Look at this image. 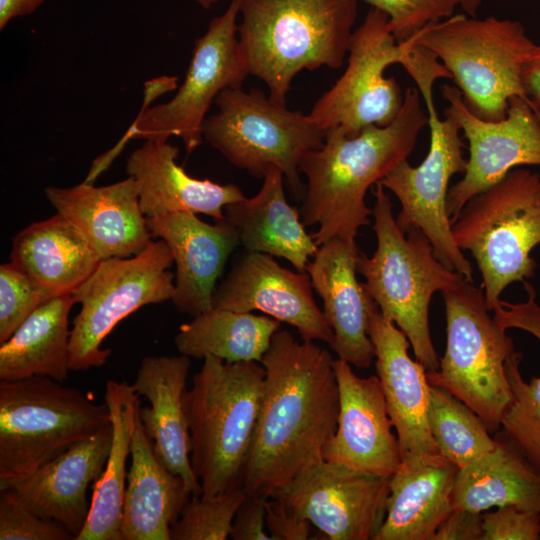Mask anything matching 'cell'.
<instances>
[{"label": "cell", "instance_id": "5bb4252c", "mask_svg": "<svg viewBox=\"0 0 540 540\" xmlns=\"http://www.w3.org/2000/svg\"><path fill=\"white\" fill-rule=\"evenodd\" d=\"M415 37L398 43L388 16L371 7L352 32L345 71L309 113L315 123L326 134L340 128L349 136L368 126L392 123L403 106L404 92L395 78L386 77L385 70L401 64Z\"/></svg>", "mask_w": 540, "mask_h": 540}, {"label": "cell", "instance_id": "83f0119b", "mask_svg": "<svg viewBox=\"0 0 540 540\" xmlns=\"http://www.w3.org/2000/svg\"><path fill=\"white\" fill-rule=\"evenodd\" d=\"M100 261L79 230L58 213L31 223L12 240L10 262L50 299L76 290Z\"/></svg>", "mask_w": 540, "mask_h": 540}, {"label": "cell", "instance_id": "5b68a950", "mask_svg": "<svg viewBox=\"0 0 540 540\" xmlns=\"http://www.w3.org/2000/svg\"><path fill=\"white\" fill-rule=\"evenodd\" d=\"M401 65L415 82L428 115L430 144L426 157L412 166L402 161L379 183L391 191L401 205L397 226L403 233L420 230L432 244L435 256L447 268L473 282L470 261L457 246L446 200L450 179L465 172L461 129L450 116L439 118L433 96L438 79H451L449 71L427 49L414 44Z\"/></svg>", "mask_w": 540, "mask_h": 540}, {"label": "cell", "instance_id": "9a60e30c", "mask_svg": "<svg viewBox=\"0 0 540 540\" xmlns=\"http://www.w3.org/2000/svg\"><path fill=\"white\" fill-rule=\"evenodd\" d=\"M389 480L323 459L271 497L330 540H373L386 515Z\"/></svg>", "mask_w": 540, "mask_h": 540}, {"label": "cell", "instance_id": "4fadbf2b", "mask_svg": "<svg viewBox=\"0 0 540 540\" xmlns=\"http://www.w3.org/2000/svg\"><path fill=\"white\" fill-rule=\"evenodd\" d=\"M241 0H231L226 10L211 19L206 32L194 43L185 78L174 97L154 107H145L119 144L104 154L107 165L129 139L168 141L181 138L188 153L202 142L207 112L225 89L242 87L249 76L238 48Z\"/></svg>", "mask_w": 540, "mask_h": 540}, {"label": "cell", "instance_id": "cb8c5ba5", "mask_svg": "<svg viewBox=\"0 0 540 540\" xmlns=\"http://www.w3.org/2000/svg\"><path fill=\"white\" fill-rule=\"evenodd\" d=\"M190 358L146 356L142 359L133 385L138 395L150 403L140 407L144 429L152 440L157 458L185 481L192 496L202 494L201 483L191 464V441L184 406Z\"/></svg>", "mask_w": 540, "mask_h": 540}, {"label": "cell", "instance_id": "74e56055", "mask_svg": "<svg viewBox=\"0 0 540 540\" xmlns=\"http://www.w3.org/2000/svg\"><path fill=\"white\" fill-rule=\"evenodd\" d=\"M388 16L398 43L416 36L430 25L454 15L460 0H362Z\"/></svg>", "mask_w": 540, "mask_h": 540}, {"label": "cell", "instance_id": "f6af8a7d", "mask_svg": "<svg viewBox=\"0 0 540 540\" xmlns=\"http://www.w3.org/2000/svg\"><path fill=\"white\" fill-rule=\"evenodd\" d=\"M44 2L45 0H0V30L12 19L32 14Z\"/></svg>", "mask_w": 540, "mask_h": 540}, {"label": "cell", "instance_id": "6da1fadb", "mask_svg": "<svg viewBox=\"0 0 540 540\" xmlns=\"http://www.w3.org/2000/svg\"><path fill=\"white\" fill-rule=\"evenodd\" d=\"M331 353L287 330L272 337L259 417L242 476L247 494L269 498L323 460L337 427L339 390Z\"/></svg>", "mask_w": 540, "mask_h": 540}, {"label": "cell", "instance_id": "60d3db41", "mask_svg": "<svg viewBox=\"0 0 540 540\" xmlns=\"http://www.w3.org/2000/svg\"><path fill=\"white\" fill-rule=\"evenodd\" d=\"M268 498L255 494H247L237 509L230 538L233 540H272L266 532V508Z\"/></svg>", "mask_w": 540, "mask_h": 540}, {"label": "cell", "instance_id": "e575fe53", "mask_svg": "<svg viewBox=\"0 0 540 540\" xmlns=\"http://www.w3.org/2000/svg\"><path fill=\"white\" fill-rule=\"evenodd\" d=\"M428 424L439 453L459 469L497 445L471 408L449 391L432 384L429 385Z\"/></svg>", "mask_w": 540, "mask_h": 540}, {"label": "cell", "instance_id": "ac0fdd59", "mask_svg": "<svg viewBox=\"0 0 540 540\" xmlns=\"http://www.w3.org/2000/svg\"><path fill=\"white\" fill-rule=\"evenodd\" d=\"M339 390L336 431L323 450V459L382 476H391L401 452L377 376L360 377L351 365L333 360Z\"/></svg>", "mask_w": 540, "mask_h": 540}, {"label": "cell", "instance_id": "1f68e13d", "mask_svg": "<svg viewBox=\"0 0 540 540\" xmlns=\"http://www.w3.org/2000/svg\"><path fill=\"white\" fill-rule=\"evenodd\" d=\"M494 450L458 470L453 508L484 513L507 505L540 513V474L498 431Z\"/></svg>", "mask_w": 540, "mask_h": 540}, {"label": "cell", "instance_id": "d4e9b609", "mask_svg": "<svg viewBox=\"0 0 540 540\" xmlns=\"http://www.w3.org/2000/svg\"><path fill=\"white\" fill-rule=\"evenodd\" d=\"M459 468L440 453H407L390 476L386 515L373 540H433L453 509Z\"/></svg>", "mask_w": 540, "mask_h": 540}, {"label": "cell", "instance_id": "52a82bcc", "mask_svg": "<svg viewBox=\"0 0 540 540\" xmlns=\"http://www.w3.org/2000/svg\"><path fill=\"white\" fill-rule=\"evenodd\" d=\"M415 43L445 66L475 116L502 120L514 97L530 105L522 70L537 44L521 22L454 14L422 30Z\"/></svg>", "mask_w": 540, "mask_h": 540}, {"label": "cell", "instance_id": "ab89813d", "mask_svg": "<svg viewBox=\"0 0 540 540\" xmlns=\"http://www.w3.org/2000/svg\"><path fill=\"white\" fill-rule=\"evenodd\" d=\"M482 526V540L540 539V513L513 505L497 507L494 512H484Z\"/></svg>", "mask_w": 540, "mask_h": 540}, {"label": "cell", "instance_id": "d6986e66", "mask_svg": "<svg viewBox=\"0 0 540 540\" xmlns=\"http://www.w3.org/2000/svg\"><path fill=\"white\" fill-rule=\"evenodd\" d=\"M44 194L56 213L79 230L101 260L133 256L152 241L140 207L138 185L131 176L105 186L86 180L72 187L49 186Z\"/></svg>", "mask_w": 540, "mask_h": 540}, {"label": "cell", "instance_id": "f35d334b", "mask_svg": "<svg viewBox=\"0 0 540 540\" xmlns=\"http://www.w3.org/2000/svg\"><path fill=\"white\" fill-rule=\"evenodd\" d=\"M61 523L33 512L10 488L0 489V540H71Z\"/></svg>", "mask_w": 540, "mask_h": 540}, {"label": "cell", "instance_id": "e0dca14e", "mask_svg": "<svg viewBox=\"0 0 540 540\" xmlns=\"http://www.w3.org/2000/svg\"><path fill=\"white\" fill-rule=\"evenodd\" d=\"M310 276L278 264L273 256L246 251L216 287L212 306L236 312L261 311L298 331L303 341L332 344L334 334L316 305Z\"/></svg>", "mask_w": 540, "mask_h": 540}, {"label": "cell", "instance_id": "277c9868", "mask_svg": "<svg viewBox=\"0 0 540 540\" xmlns=\"http://www.w3.org/2000/svg\"><path fill=\"white\" fill-rule=\"evenodd\" d=\"M260 362L203 359L184 394L191 441V464L202 496L242 487L263 396Z\"/></svg>", "mask_w": 540, "mask_h": 540}, {"label": "cell", "instance_id": "f1b7e54d", "mask_svg": "<svg viewBox=\"0 0 540 540\" xmlns=\"http://www.w3.org/2000/svg\"><path fill=\"white\" fill-rule=\"evenodd\" d=\"M224 215L246 251L286 259L296 271L306 272L318 250L298 211L286 200L284 175L277 168L266 172L256 195L226 205Z\"/></svg>", "mask_w": 540, "mask_h": 540}, {"label": "cell", "instance_id": "44dd1931", "mask_svg": "<svg viewBox=\"0 0 540 540\" xmlns=\"http://www.w3.org/2000/svg\"><path fill=\"white\" fill-rule=\"evenodd\" d=\"M147 223L152 236L167 244L176 265L171 301L178 311L194 317L211 309L216 281L240 245L235 227L226 218L209 224L187 212L153 216Z\"/></svg>", "mask_w": 540, "mask_h": 540}, {"label": "cell", "instance_id": "7a4b0ae2", "mask_svg": "<svg viewBox=\"0 0 540 540\" xmlns=\"http://www.w3.org/2000/svg\"><path fill=\"white\" fill-rule=\"evenodd\" d=\"M426 125L421 94L417 87H409L389 125L368 126L354 136L334 128L320 148L303 156L299 172L306 177L307 188L300 213L305 226H318L312 236L318 247L333 238L355 241L359 228L370 223L368 189L407 160Z\"/></svg>", "mask_w": 540, "mask_h": 540}, {"label": "cell", "instance_id": "30bf717a", "mask_svg": "<svg viewBox=\"0 0 540 540\" xmlns=\"http://www.w3.org/2000/svg\"><path fill=\"white\" fill-rule=\"evenodd\" d=\"M442 293L446 349L438 368L427 371L428 382L465 403L495 434L513 400L505 369L513 341L491 317L482 288L463 279Z\"/></svg>", "mask_w": 540, "mask_h": 540}, {"label": "cell", "instance_id": "ee69618b", "mask_svg": "<svg viewBox=\"0 0 540 540\" xmlns=\"http://www.w3.org/2000/svg\"><path fill=\"white\" fill-rule=\"evenodd\" d=\"M522 86L531 108L540 117V44L524 64Z\"/></svg>", "mask_w": 540, "mask_h": 540}, {"label": "cell", "instance_id": "ffe728a7", "mask_svg": "<svg viewBox=\"0 0 540 540\" xmlns=\"http://www.w3.org/2000/svg\"><path fill=\"white\" fill-rule=\"evenodd\" d=\"M359 252L356 241L333 238L318 247L306 272L334 334L331 349L351 366L367 369L375 358L368 326L377 304L357 280Z\"/></svg>", "mask_w": 540, "mask_h": 540}, {"label": "cell", "instance_id": "7c38bea8", "mask_svg": "<svg viewBox=\"0 0 540 540\" xmlns=\"http://www.w3.org/2000/svg\"><path fill=\"white\" fill-rule=\"evenodd\" d=\"M173 257L163 240L151 243L126 258L102 259L94 272L72 292L79 313L72 322L70 369L83 371L103 366L110 349L104 339L124 318L139 308L172 300Z\"/></svg>", "mask_w": 540, "mask_h": 540}, {"label": "cell", "instance_id": "b9f144b4", "mask_svg": "<svg viewBox=\"0 0 540 540\" xmlns=\"http://www.w3.org/2000/svg\"><path fill=\"white\" fill-rule=\"evenodd\" d=\"M266 529L272 540H306L309 538L310 522L292 513L276 498L269 497L265 503Z\"/></svg>", "mask_w": 540, "mask_h": 540}, {"label": "cell", "instance_id": "2e32d148", "mask_svg": "<svg viewBox=\"0 0 540 540\" xmlns=\"http://www.w3.org/2000/svg\"><path fill=\"white\" fill-rule=\"evenodd\" d=\"M448 102L445 115L452 117L468 142L462 179L449 188L446 200L451 223L475 194L523 165H540V117L519 97L509 101L507 115L499 121L475 116L456 86L443 85Z\"/></svg>", "mask_w": 540, "mask_h": 540}, {"label": "cell", "instance_id": "3957f363", "mask_svg": "<svg viewBox=\"0 0 540 540\" xmlns=\"http://www.w3.org/2000/svg\"><path fill=\"white\" fill-rule=\"evenodd\" d=\"M358 0H241L238 48L247 72L286 104L302 70L343 66Z\"/></svg>", "mask_w": 540, "mask_h": 540}, {"label": "cell", "instance_id": "484cf974", "mask_svg": "<svg viewBox=\"0 0 540 540\" xmlns=\"http://www.w3.org/2000/svg\"><path fill=\"white\" fill-rule=\"evenodd\" d=\"M178 154V147L168 141L146 140L129 155L126 172L137 182L144 215L187 212L224 219L225 206L245 197L242 190L190 176L177 164Z\"/></svg>", "mask_w": 540, "mask_h": 540}, {"label": "cell", "instance_id": "d590c367", "mask_svg": "<svg viewBox=\"0 0 540 540\" xmlns=\"http://www.w3.org/2000/svg\"><path fill=\"white\" fill-rule=\"evenodd\" d=\"M246 497L243 487L211 496H192L170 527L172 540H225L237 509Z\"/></svg>", "mask_w": 540, "mask_h": 540}, {"label": "cell", "instance_id": "9c48e42d", "mask_svg": "<svg viewBox=\"0 0 540 540\" xmlns=\"http://www.w3.org/2000/svg\"><path fill=\"white\" fill-rule=\"evenodd\" d=\"M110 422L106 403L45 376L0 382V484L23 478Z\"/></svg>", "mask_w": 540, "mask_h": 540}, {"label": "cell", "instance_id": "8fae6325", "mask_svg": "<svg viewBox=\"0 0 540 540\" xmlns=\"http://www.w3.org/2000/svg\"><path fill=\"white\" fill-rule=\"evenodd\" d=\"M215 105L216 112L203 123V140L256 178H263L271 168L279 169L299 192V163L326 137L310 114L290 110L259 89L247 92L242 87L223 90Z\"/></svg>", "mask_w": 540, "mask_h": 540}, {"label": "cell", "instance_id": "f546056e", "mask_svg": "<svg viewBox=\"0 0 540 540\" xmlns=\"http://www.w3.org/2000/svg\"><path fill=\"white\" fill-rule=\"evenodd\" d=\"M72 293L39 306L4 342L0 343V380L45 376L65 382L70 369L69 313Z\"/></svg>", "mask_w": 540, "mask_h": 540}, {"label": "cell", "instance_id": "7dc6e473", "mask_svg": "<svg viewBox=\"0 0 540 540\" xmlns=\"http://www.w3.org/2000/svg\"><path fill=\"white\" fill-rule=\"evenodd\" d=\"M203 9H210L218 0H194Z\"/></svg>", "mask_w": 540, "mask_h": 540}, {"label": "cell", "instance_id": "4316f807", "mask_svg": "<svg viewBox=\"0 0 540 540\" xmlns=\"http://www.w3.org/2000/svg\"><path fill=\"white\" fill-rule=\"evenodd\" d=\"M123 501L122 540H170V527L192 497L182 477L155 455L138 412Z\"/></svg>", "mask_w": 540, "mask_h": 540}, {"label": "cell", "instance_id": "8992f818", "mask_svg": "<svg viewBox=\"0 0 540 540\" xmlns=\"http://www.w3.org/2000/svg\"><path fill=\"white\" fill-rule=\"evenodd\" d=\"M373 194L377 247L371 257L359 252L357 273L365 278L364 287L383 316L406 335L416 360L427 371L436 370L439 359L430 334L429 305L435 292L466 278L439 261L420 230H400L390 196L379 182Z\"/></svg>", "mask_w": 540, "mask_h": 540}, {"label": "cell", "instance_id": "8d00e7d4", "mask_svg": "<svg viewBox=\"0 0 540 540\" xmlns=\"http://www.w3.org/2000/svg\"><path fill=\"white\" fill-rule=\"evenodd\" d=\"M51 300L11 262L0 266V343L42 304Z\"/></svg>", "mask_w": 540, "mask_h": 540}, {"label": "cell", "instance_id": "836d02e7", "mask_svg": "<svg viewBox=\"0 0 540 540\" xmlns=\"http://www.w3.org/2000/svg\"><path fill=\"white\" fill-rule=\"evenodd\" d=\"M281 322L252 312L212 307L180 325L174 338L180 354L225 362H261Z\"/></svg>", "mask_w": 540, "mask_h": 540}, {"label": "cell", "instance_id": "7402d4cb", "mask_svg": "<svg viewBox=\"0 0 540 540\" xmlns=\"http://www.w3.org/2000/svg\"><path fill=\"white\" fill-rule=\"evenodd\" d=\"M112 441L111 421L33 473L7 483L37 515L65 526L76 538L90 510L87 489L101 476Z\"/></svg>", "mask_w": 540, "mask_h": 540}, {"label": "cell", "instance_id": "4dcf8cb0", "mask_svg": "<svg viewBox=\"0 0 540 540\" xmlns=\"http://www.w3.org/2000/svg\"><path fill=\"white\" fill-rule=\"evenodd\" d=\"M104 400L112 424L110 451L104 470L94 484L87 521L75 540H122L126 462L140 400L133 385L116 380L107 381Z\"/></svg>", "mask_w": 540, "mask_h": 540}, {"label": "cell", "instance_id": "d6a6232c", "mask_svg": "<svg viewBox=\"0 0 540 540\" xmlns=\"http://www.w3.org/2000/svg\"><path fill=\"white\" fill-rule=\"evenodd\" d=\"M525 302L501 301L493 310L495 321L505 330L519 328L540 340V306L535 288L523 281ZM522 355L513 351L505 363L513 400L501 420L499 432L540 474V376L526 382L520 373Z\"/></svg>", "mask_w": 540, "mask_h": 540}, {"label": "cell", "instance_id": "7bdbcfd3", "mask_svg": "<svg viewBox=\"0 0 540 540\" xmlns=\"http://www.w3.org/2000/svg\"><path fill=\"white\" fill-rule=\"evenodd\" d=\"M482 514L453 508L438 527L433 540H482Z\"/></svg>", "mask_w": 540, "mask_h": 540}, {"label": "cell", "instance_id": "bcb514c9", "mask_svg": "<svg viewBox=\"0 0 540 540\" xmlns=\"http://www.w3.org/2000/svg\"><path fill=\"white\" fill-rule=\"evenodd\" d=\"M482 0H460V7L466 15L475 17Z\"/></svg>", "mask_w": 540, "mask_h": 540}, {"label": "cell", "instance_id": "603a6c76", "mask_svg": "<svg viewBox=\"0 0 540 540\" xmlns=\"http://www.w3.org/2000/svg\"><path fill=\"white\" fill-rule=\"evenodd\" d=\"M368 334L375 351L376 371L401 456L439 453L428 424L427 370L408 354L406 335L383 316L378 306L369 319Z\"/></svg>", "mask_w": 540, "mask_h": 540}, {"label": "cell", "instance_id": "ba28073f", "mask_svg": "<svg viewBox=\"0 0 540 540\" xmlns=\"http://www.w3.org/2000/svg\"><path fill=\"white\" fill-rule=\"evenodd\" d=\"M455 243L474 258L493 311L511 283L535 275L540 244V175L515 168L470 198L452 222Z\"/></svg>", "mask_w": 540, "mask_h": 540}]
</instances>
